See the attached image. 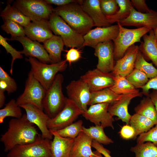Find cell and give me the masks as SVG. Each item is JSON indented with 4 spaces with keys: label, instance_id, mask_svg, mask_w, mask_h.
Masks as SVG:
<instances>
[{
    "label": "cell",
    "instance_id": "6da1fadb",
    "mask_svg": "<svg viewBox=\"0 0 157 157\" xmlns=\"http://www.w3.org/2000/svg\"><path fill=\"white\" fill-rule=\"evenodd\" d=\"M34 125L28 120L26 114H23L20 118L10 119L7 130L1 135L0 140L4 144V151L9 152L18 145L36 141L40 135Z\"/></svg>",
    "mask_w": 157,
    "mask_h": 157
},
{
    "label": "cell",
    "instance_id": "7a4b0ae2",
    "mask_svg": "<svg viewBox=\"0 0 157 157\" xmlns=\"http://www.w3.org/2000/svg\"><path fill=\"white\" fill-rule=\"evenodd\" d=\"M56 13L71 28L83 36L94 26L93 21L81 5L73 3L53 8Z\"/></svg>",
    "mask_w": 157,
    "mask_h": 157
},
{
    "label": "cell",
    "instance_id": "3957f363",
    "mask_svg": "<svg viewBox=\"0 0 157 157\" xmlns=\"http://www.w3.org/2000/svg\"><path fill=\"white\" fill-rule=\"evenodd\" d=\"M64 77L58 74L52 83L46 90L42 103L43 110L50 118L54 117L63 109L67 98L63 92Z\"/></svg>",
    "mask_w": 157,
    "mask_h": 157
},
{
    "label": "cell",
    "instance_id": "277c9868",
    "mask_svg": "<svg viewBox=\"0 0 157 157\" xmlns=\"http://www.w3.org/2000/svg\"><path fill=\"white\" fill-rule=\"evenodd\" d=\"M28 57L26 60L30 64L31 71L46 90L52 83L58 73L64 71L67 66L65 60L48 64L42 63L35 58Z\"/></svg>",
    "mask_w": 157,
    "mask_h": 157
},
{
    "label": "cell",
    "instance_id": "5b68a950",
    "mask_svg": "<svg viewBox=\"0 0 157 157\" xmlns=\"http://www.w3.org/2000/svg\"><path fill=\"white\" fill-rule=\"evenodd\" d=\"M119 32L117 37L113 41L114 45V56L117 61L122 58L128 49L136 42H141V38L152 30L147 26L135 29H128L117 23Z\"/></svg>",
    "mask_w": 157,
    "mask_h": 157
},
{
    "label": "cell",
    "instance_id": "8992f818",
    "mask_svg": "<svg viewBox=\"0 0 157 157\" xmlns=\"http://www.w3.org/2000/svg\"><path fill=\"white\" fill-rule=\"evenodd\" d=\"M48 25L55 35L61 37L66 47L78 49L83 47V36L73 29L53 11L48 20Z\"/></svg>",
    "mask_w": 157,
    "mask_h": 157
},
{
    "label": "cell",
    "instance_id": "52a82bcc",
    "mask_svg": "<svg viewBox=\"0 0 157 157\" xmlns=\"http://www.w3.org/2000/svg\"><path fill=\"white\" fill-rule=\"evenodd\" d=\"M46 91L30 71L28 74L24 91L17 99L16 102L19 106L31 104L43 110L42 103Z\"/></svg>",
    "mask_w": 157,
    "mask_h": 157
},
{
    "label": "cell",
    "instance_id": "ba28073f",
    "mask_svg": "<svg viewBox=\"0 0 157 157\" xmlns=\"http://www.w3.org/2000/svg\"><path fill=\"white\" fill-rule=\"evenodd\" d=\"M32 21L49 20L53 8L44 0H17L13 5Z\"/></svg>",
    "mask_w": 157,
    "mask_h": 157
},
{
    "label": "cell",
    "instance_id": "9c48e42d",
    "mask_svg": "<svg viewBox=\"0 0 157 157\" xmlns=\"http://www.w3.org/2000/svg\"><path fill=\"white\" fill-rule=\"evenodd\" d=\"M50 140L41 135L35 142L18 145L8 152L7 157H53Z\"/></svg>",
    "mask_w": 157,
    "mask_h": 157
},
{
    "label": "cell",
    "instance_id": "30bf717a",
    "mask_svg": "<svg viewBox=\"0 0 157 157\" xmlns=\"http://www.w3.org/2000/svg\"><path fill=\"white\" fill-rule=\"evenodd\" d=\"M83 111L72 100L67 98L65 106L54 117L50 118L47 122L50 130L57 131L73 123Z\"/></svg>",
    "mask_w": 157,
    "mask_h": 157
},
{
    "label": "cell",
    "instance_id": "8fae6325",
    "mask_svg": "<svg viewBox=\"0 0 157 157\" xmlns=\"http://www.w3.org/2000/svg\"><path fill=\"white\" fill-rule=\"evenodd\" d=\"M69 99L73 101L84 112L87 109L91 97L87 84L80 79L72 81L66 87Z\"/></svg>",
    "mask_w": 157,
    "mask_h": 157
},
{
    "label": "cell",
    "instance_id": "7c38bea8",
    "mask_svg": "<svg viewBox=\"0 0 157 157\" xmlns=\"http://www.w3.org/2000/svg\"><path fill=\"white\" fill-rule=\"evenodd\" d=\"M119 30L117 24L91 29L83 36V47L87 46L94 48L99 43L113 41L117 36Z\"/></svg>",
    "mask_w": 157,
    "mask_h": 157
},
{
    "label": "cell",
    "instance_id": "4fadbf2b",
    "mask_svg": "<svg viewBox=\"0 0 157 157\" xmlns=\"http://www.w3.org/2000/svg\"><path fill=\"white\" fill-rule=\"evenodd\" d=\"M109 104L101 103L90 105L82 115L95 125L101 126L104 128L110 127L114 129L113 122L114 119L108 111Z\"/></svg>",
    "mask_w": 157,
    "mask_h": 157
},
{
    "label": "cell",
    "instance_id": "5bb4252c",
    "mask_svg": "<svg viewBox=\"0 0 157 157\" xmlns=\"http://www.w3.org/2000/svg\"><path fill=\"white\" fill-rule=\"evenodd\" d=\"M114 76L111 73H105L97 68L90 70L80 77L88 85L91 92L112 86L114 83Z\"/></svg>",
    "mask_w": 157,
    "mask_h": 157
},
{
    "label": "cell",
    "instance_id": "9a60e30c",
    "mask_svg": "<svg viewBox=\"0 0 157 157\" xmlns=\"http://www.w3.org/2000/svg\"><path fill=\"white\" fill-rule=\"evenodd\" d=\"M8 40H16L19 42L23 45V49L21 51L22 54L26 56L32 57L38 59L40 61L49 63L52 62L48 53L43 45L37 41L32 40L27 36L11 37Z\"/></svg>",
    "mask_w": 157,
    "mask_h": 157
},
{
    "label": "cell",
    "instance_id": "2e32d148",
    "mask_svg": "<svg viewBox=\"0 0 157 157\" xmlns=\"http://www.w3.org/2000/svg\"><path fill=\"white\" fill-rule=\"evenodd\" d=\"M94 55L98 58L97 68L105 73H110L115 65L114 45L112 41L99 43L94 48Z\"/></svg>",
    "mask_w": 157,
    "mask_h": 157
},
{
    "label": "cell",
    "instance_id": "e0dca14e",
    "mask_svg": "<svg viewBox=\"0 0 157 157\" xmlns=\"http://www.w3.org/2000/svg\"><path fill=\"white\" fill-rule=\"evenodd\" d=\"M122 26H135L139 28L147 26L154 30L157 27V12L151 9L147 13L137 11L133 7L129 17L119 22Z\"/></svg>",
    "mask_w": 157,
    "mask_h": 157
},
{
    "label": "cell",
    "instance_id": "ac0fdd59",
    "mask_svg": "<svg viewBox=\"0 0 157 157\" xmlns=\"http://www.w3.org/2000/svg\"><path fill=\"white\" fill-rule=\"evenodd\" d=\"M20 106L25 110L28 120L39 128L42 137L44 138L51 139L53 136L47 127V122L50 118L43 110L31 104Z\"/></svg>",
    "mask_w": 157,
    "mask_h": 157
},
{
    "label": "cell",
    "instance_id": "d6986e66",
    "mask_svg": "<svg viewBox=\"0 0 157 157\" xmlns=\"http://www.w3.org/2000/svg\"><path fill=\"white\" fill-rule=\"evenodd\" d=\"M139 46L134 44L127 50L124 56L116 61L111 73L114 76L120 75L126 77L134 69Z\"/></svg>",
    "mask_w": 157,
    "mask_h": 157
},
{
    "label": "cell",
    "instance_id": "ffe728a7",
    "mask_svg": "<svg viewBox=\"0 0 157 157\" xmlns=\"http://www.w3.org/2000/svg\"><path fill=\"white\" fill-rule=\"evenodd\" d=\"M143 94L140 92L122 95L118 100L110 104L108 111L113 117L116 116L118 119H121L126 124H129L131 117L128 110V107L131 100L134 98L141 97Z\"/></svg>",
    "mask_w": 157,
    "mask_h": 157
},
{
    "label": "cell",
    "instance_id": "44dd1931",
    "mask_svg": "<svg viewBox=\"0 0 157 157\" xmlns=\"http://www.w3.org/2000/svg\"><path fill=\"white\" fill-rule=\"evenodd\" d=\"M24 28L28 38L38 42L43 43L54 35L47 20L32 21Z\"/></svg>",
    "mask_w": 157,
    "mask_h": 157
},
{
    "label": "cell",
    "instance_id": "7402d4cb",
    "mask_svg": "<svg viewBox=\"0 0 157 157\" xmlns=\"http://www.w3.org/2000/svg\"><path fill=\"white\" fill-rule=\"evenodd\" d=\"M81 6L92 19L94 26L98 27L110 26V24L101 10L99 0H83Z\"/></svg>",
    "mask_w": 157,
    "mask_h": 157
},
{
    "label": "cell",
    "instance_id": "603a6c76",
    "mask_svg": "<svg viewBox=\"0 0 157 157\" xmlns=\"http://www.w3.org/2000/svg\"><path fill=\"white\" fill-rule=\"evenodd\" d=\"M50 131L53 136V140L51 142L53 157H70L74 139L63 137L56 131Z\"/></svg>",
    "mask_w": 157,
    "mask_h": 157
},
{
    "label": "cell",
    "instance_id": "cb8c5ba5",
    "mask_svg": "<svg viewBox=\"0 0 157 157\" xmlns=\"http://www.w3.org/2000/svg\"><path fill=\"white\" fill-rule=\"evenodd\" d=\"M92 140L83 132L74 139L70 157H91L95 155L97 151L91 149Z\"/></svg>",
    "mask_w": 157,
    "mask_h": 157
},
{
    "label": "cell",
    "instance_id": "d4e9b609",
    "mask_svg": "<svg viewBox=\"0 0 157 157\" xmlns=\"http://www.w3.org/2000/svg\"><path fill=\"white\" fill-rule=\"evenodd\" d=\"M149 35L143 36V41L139 46V51L146 60H151L157 68V42L154 30H151Z\"/></svg>",
    "mask_w": 157,
    "mask_h": 157
},
{
    "label": "cell",
    "instance_id": "484cf974",
    "mask_svg": "<svg viewBox=\"0 0 157 157\" xmlns=\"http://www.w3.org/2000/svg\"><path fill=\"white\" fill-rule=\"evenodd\" d=\"M65 44L61 37L54 35L43 42V46L49 54L52 63L61 61L62 52L64 51Z\"/></svg>",
    "mask_w": 157,
    "mask_h": 157
},
{
    "label": "cell",
    "instance_id": "4316f807",
    "mask_svg": "<svg viewBox=\"0 0 157 157\" xmlns=\"http://www.w3.org/2000/svg\"><path fill=\"white\" fill-rule=\"evenodd\" d=\"M122 95L115 93L109 88L92 92L88 105L101 103L110 104L119 99Z\"/></svg>",
    "mask_w": 157,
    "mask_h": 157
},
{
    "label": "cell",
    "instance_id": "83f0119b",
    "mask_svg": "<svg viewBox=\"0 0 157 157\" xmlns=\"http://www.w3.org/2000/svg\"><path fill=\"white\" fill-rule=\"evenodd\" d=\"M0 16L3 20L9 19L13 21L24 27L31 22L30 18L24 15L16 7L8 3L1 12Z\"/></svg>",
    "mask_w": 157,
    "mask_h": 157
},
{
    "label": "cell",
    "instance_id": "f1b7e54d",
    "mask_svg": "<svg viewBox=\"0 0 157 157\" xmlns=\"http://www.w3.org/2000/svg\"><path fill=\"white\" fill-rule=\"evenodd\" d=\"M137 113L149 119L157 125V112L155 106L148 96L143 98L134 108Z\"/></svg>",
    "mask_w": 157,
    "mask_h": 157
},
{
    "label": "cell",
    "instance_id": "f546056e",
    "mask_svg": "<svg viewBox=\"0 0 157 157\" xmlns=\"http://www.w3.org/2000/svg\"><path fill=\"white\" fill-rule=\"evenodd\" d=\"M129 125L134 129L135 137L149 131L155 124L153 121L142 115L135 113L131 115Z\"/></svg>",
    "mask_w": 157,
    "mask_h": 157
},
{
    "label": "cell",
    "instance_id": "4dcf8cb0",
    "mask_svg": "<svg viewBox=\"0 0 157 157\" xmlns=\"http://www.w3.org/2000/svg\"><path fill=\"white\" fill-rule=\"evenodd\" d=\"M114 76V83L109 88L115 93L124 95L139 92L129 82L126 77L120 75Z\"/></svg>",
    "mask_w": 157,
    "mask_h": 157
},
{
    "label": "cell",
    "instance_id": "1f68e13d",
    "mask_svg": "<svg viewBox=\"0 0 157 157\" xmlns=\"http://www.w3.org/2000/svg\"><path fill=\"white\" fill-rule=\"evenodd\" d=\"M104 128L101 126H90L88 128L83 126L82 132L91 138L101 144H109L113 141L105 133Z\"/></svg>",
    "mask_w": 157,
    "mask_h": 157
},
{
    "label": "cell",
    "instance_id": "d6a6232c",
    "mask_svg": "<svg viewBox=\"0 0 157 157\" xmlns=\"http://www.w3.org/2000/svg\"><path fill=\"white\" fill-rule=\"evenodd\" d=\"M119 8L114 15L106 16L109 23L112 24L126 19L130 14L131 9L133 7L129 0H116Z\"/></svg>",
    "mask_w": 157,
    "mask_h": 157
},
{
    "label": "cell",
    "instance_id": "836d02e7",
    "mask_svg": "<svg viewBox=\"0 0 157 157\" xmlns=\"http://www.w3.org/2000/svg\"><path fill=\"white\" fill-rule=\"evenodd\" d=\"M130 150L134 153L135 157H157V147L150 142L137 144Z\"/></svg>",
    "mask_w": 157,
    "mask_h": 157
},
{
    "label": "cell",
    "instance_id": "e575fe53",
    "mask_svg": "<svg viewBox=\"0 0 157 157\" xmlns=\"http://www.w3.org/2000/svg\"><path fill=\"white\" fill-rule=\"evenodd\" d=\"M21 107L16 102V100L12 99L0 110V123H2L5 119L8 117L19 119L22 116Z\"/></svg>",
    "mask_w": 157,
    "mask_h": 157
},
{
    "label": "cell",
    "instance_id": "d590c367",
    "mask_svg": "<svg viewBox=\"0 0 157 157\" xmlns=\"http://www.w3.org/2000/svg\"><path fill=\"white\" fill-rule=\"evenodd\" d=\"M134 68L144 72L150 79L157 75V69L153 66L152 63H149L146 61L140 51L136 59Z\"/></svg>",
    "mask_w": 157,
    "mask_h": 157
},
{
    "label": "cell",
    "instance_id": "8d00e7d4",
    "mask_svg": "<svg viewBox=\"0 0 157 157\" xmlns=\"http://www.w3.org/2000/svg\"><path fill=\"white\" fill-rule=\"evenodd\" d=\"M83 124V121L79 120L56 131L62 137L74 139L82 132Z\"/></svg>",
    "mask_w": 157,
    "mask_h": 157
},
{
    "label": "cell",
    "instance_id": "74e56055",
    "mask_svg": "<svg viewBox=\"0 0 157 157\" xmlns=\"http://www.w3.org/2000/svg\"><path fill=\"white\" fill-rule=\"evenodd\" d=\"M1 26L2 30L11 35V37H20L26 35L24 28L19 24L10 20H3Z\"/></svg>",
    "mask_w": 157,
    "mask_h": 157
},
{
    "label": "cell",
    "instance_id": "f35d334b",
    "mask_svg": "<svg viewBox=\"0 0 157 157\" xmlns=\"http://www.w3.org/2000/svg\"><path fill=\"white\" fill-rule=\"evenodd\" d=\"M126 77L136 89L142 88L147 83L149 80L145 73L135 68H134Z\"/></svg>",
    "mask_w": 157,
    "mask_h": 157
},
{
    "label": "cell",
    "instance_id": "ab89813d",
    "mask_svg": "<svg viewBox=\"0 0 157 157\" xmlns=\"http://www.w3.org/2000/svg\"><path fill=\"white\" fill-rule=\"evenodd\" d=\"M7 38H4L0 35V44L6 49L7 53H10L12 57L11 67L10 70V74L12 75L13 72V66L14 61L17 59H22L23 56L21 51H19L13 48L7 41Z\"/></svg>",
    "mask_w": 157,
    "mask_h": 157
},
{
    "label": "cell",
    "instance_id": "60d3db41",
    "mask_svg": "<svg viewBox=\"0 0 157 157\" xmlns=\"http://www.w3.org/2000/svg\"><path fill=\"white\" fill-rule=\"evenodd\" d=\"M0 81L5 83L6 87V91L8 94L17 90V86L15 81L1 66L0 67Z\"/></svg>",
    "mask_w": 157,
    "mask_h": 157
},
{
    "label": "cell",
    "instance_id": "b9f144b4",
    "mask_svg": "<svg viewBox=\"0 0 157 157\" xmlns=\"http://www.w3.org/2000/svg\"><path fill=\"white\" fill-rule=\"evenodd\" d=\"M99 1L101 10L106 16L114 15L119 8L116 0H99Z\"/></svg>",
    "mask_w": 157,
    "mask_h": 157
},
{
    "label": "cell",
    "instance_id": "7bdbcfd3",
    "mask_svg": "<svg viewBox=\"0 0 157 157\" xmlns=\"http://www.w3.org/2000/svg\"><path fill=\"white\" fill-rule=\"evenodd\" d=\"M147 142H151L157 147V125L147 132L140 135L137 140V144Z\"/></svg>",
    "mask_w": 157,
    "mask_h": 157
},
{
    "label": "cell",
    "instance_id": "ee69618b",
    "mask_svg": "<svg viewBox=\"0 0 157 157\" xmlns=\"http://www.w3.org/2000/svg\"><path fill=\"white\" fill-rule=\"evenodd\" d=\"M119 133L121 137L124 139L127 140L136 138L135 130L129 124H126L123 126Z\"/></svg>",
    "mask_w": 157,
    "mask_h": 157
},
{
    "label": "cell",
    "instance_id": "f6af8a7d",
    "mask_svg": "<svg viewBox=\"0 0 157 157\" xmlns=\"http://www.w3.org/2000/svg\"><path fill=\"white\" fill-rule=\"evenodd\" d=\"M79 49L71 48L68 51H66L67 52L65 55V60L70 65L81 58L82 52Z\"/></svg>",
    "mask_w": 157,
    "mask_h": 157
},
{
    "label": "cell",
    "instance_id": "bcb514c9",
    "mask_svg": "<svg viewBox=\"0 0 157 157\" xmlns=\"http://www.w3.org/2000/svg\"><path fill=\"white\" fill-rule=\"evenodd\" d=\"M130 1L133 7L139 12L147 13L151 10L146 3L145 0H131Z\"/></svg>",
    "mask_w": 157,
    "mask_h": 157
},
{
    "label": "cell",
    "instance_id": "7dc6e473",
    "mask_svg": "<svg viewBox=\"0 0 157 157\" xmlns=\"http://www.w3.org/2000/svg\"><path fill=\"white\" fill-rule=\"evenodd\" d=\"M142 93L148 96L151 89L157 90V75L149 80L147 83L142 88Z\"/></svg>",
    "mask_w": 157,
    "mask_h": 157
},
{
    "label": "cell",
    "instance_id": "c3c4849f",
    "mask_svg": "<svg viewBox=\"0 0 157 157\" xmlns=\"http://www.w3.org/2000/svg\"><path fill=\"white\" fill-rule=\"evenodd\" d=\"M47 3L56 5L58 6H65L71 3H77L81 5L83 0H44Z\"/></svg>",
    "mask_w": 157,
    "mask_h": 157
},
{
    "label": "cell",
    "instance_id": "681fc988",
    "mask_svg": "<svg viewBox=\"0 0 157 157\" xmlns=\"http://www.w3.org/2000/svg\"><path fill=\"white\" fill-rule=\"evenodd\" d=\"M92 147L101 153L104 157H112L110 155V151L104 147L102 144L97 142L93 140Z\"/></svg>",
    "mask_w": 157,
    "mask_h": 157
},
{
    "label": "cell",
    "instance_id": "f907efd6",
    "mask_svg": "<svg viewBox=\"0 0 157 157\" xmlns=\"http://www.w3.org/2000/svg\"><path fill=\"white\" fill-rule=\"evenodd\" d=\"M149 97L154 103L157 112V90H154L149 93Z\"/></svg>",
    "mask_w": 157,
    "mask_h": 157
},
{
    "label": "cell",
    "instance_id": "816d5d0a",
    "mask_svg": "<svg viewBox=\"0 0 157 157\" xmlns=\"http://www.w3.org/2000/svg\"><path fill=\"white\" fill-rule=\"evenodd\" d=\"M5 91L0 89V108H1L4 105L5 100V97L4 94Z\"/></svg>",
    "mask_w": 157,
    "mask_h": 157
},
{
    "label": "cell",
    "instance_id": "f5cc1de1",
    "mask_svg": "<svg viewBox=\"0 0 157 157\" xmlns=\"http://www.w3.org/2000/svg\"><path fill=\"white\" fill-rule=\"evenodd\" d=\"M102 155L101 153L97 151V152L96 154L95 155L91 157H104Z\"/></svg>",
    "mask_w": 157,
    "mask_h": 157
},
{
    "label": "cell",
    "instance_id": "db71d44e",
    "mask_svg": "<svg viewBox=\"0 0 157 157\" xmlns=\"http://www.w3.org/2000/svg\"><path fill=\"white\" fill-rule=\"evenodd\" d=\"M156 39L157 42V27L154 30Z\"/></svg>",
    "mask_w": 157,
    "mask_h": 157
}]
</instances>
